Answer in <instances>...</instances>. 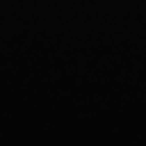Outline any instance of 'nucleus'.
I'll return each mask as SVG.
<instances>
[]
</instances>
